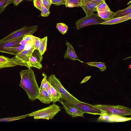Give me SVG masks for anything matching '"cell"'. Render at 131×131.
<instances>
[{"mask_svg": "<svg viewBox=\"0 0 131 131\" xmlns=\"http://www.w3.org/2000/svg\"><path fill=\"white\" fill-rule=\"evenodd\" d=\"M66 44L67 46V49L64 55L65 59L67 58L73 61L77 60L83 62L78 58L72 45L67 41Z\"/></svg>", "mask_w": 131, "mask_h": 131, "instance_id": "obj_14", "label": "cell"}, {"mask_svg": "<svg viewBox=\"0 0 131 131\" xmlns=\"http://www.w3.org/2000/svg\"><path fill=\"white\" fill-rule=\"evenodd\" d=\"M96 11L97 12H106L110 10L105 1L99 4L96 6Z\"/></svg>", "mask_w": 131, "mask_h": 131, "instance_id": "obj_26", "label": "cell"}, {"mask_svg": "<svg viewBox=\"0 0 131 131\" xmlns=\"http://www.w3.org/2000/svg\"><path fill=\"white\" fill-rule=\"evenodd\" d=\"M131 18V13L121 17L112 18L102 23V25H113L120 23L127 20Z\"/></svg>", "mask_w": 131, "mask_h": 131, "instance_id": "obj_17", "label": "cell"}, {"mask_svg": "<svg viewBox=\"0 0 131 131\" xmlns=\"http://www.w3.org/2000/svg\"><path fill=\"white\" fill-rule=\"evenodd\" d=\"M28 116V114L16 117L0 118V122H9L22 119Z\"/></svg>", "mask_w": 131, "mask_h": 131, "instance_id": "obj_25", "label": "cell"}, {"mask_svg": "<svg viewBox=\"0 0 131 131\" xmlns=\"http://www.w3.org/2000/svg\"><path fill=\"white\" fill-rule=\"evenodd\" d=\"M114 13L110 10L104 12H98L97 14L102 18L109 20L112 19Z\"/></svg>", "mask_w": 131, "mask_h": 131, "instance_id": "obj_22", "label": "cell"}, {"mask_svg": "<svg viewBox=\"0 0 131 131\" xmlns=\"http://www.w3.org/2000/svg\"><path fill=\"white\" fill-rule=\"evenodd\" d=\"M41 16L44 17H47L49 15L50 12L45 6L42 3L41 5Z\"/></svg>", "mask_w": 131, "mask_h": 131, "instance_id": "obj_31", "label": "cell"}, {"mask_svg": "<svg viewBox=\"0 0 131 131\" xmlns=\"http://www.w3.org/2000/svg\"><path fill=\"white\" fill-rule=\"evenodd\" d=\"M50 88L52 96V102L55 103L59 102L61 98V96L56 90L50 84Z\"/></svg>", "mask_w": 131, "mask_h": 131, "instance_id": "obj_23", "label": "cell"}, {"mask_svg": "<svg viewBox=\"0 0 131 131\" xmlns=\"http://www.w3.org/2000/svg\"><path fill=\"white\" fill-rule=\"evenodd\" d=\"M82 0H66V7L70 8L81 7Z\"/></svg>", "mask_w": 131, "mask_h": 131, "instance_id": "obj_21", "label": "cell"}, {"mask_svg": "<svg viewBox=\"0 0 131 131\" xmlns=\"http://www.w3.org/2000/svg\"><path fill=\"white\" fill-rule=\"evenodd\" d=\"M60 111V107L53 103L48 107L34 112L28 115V116H33L35 119L49 120L52 119Z\"/></svg>", "mask_w": 131, "mask_h": 131, "instance_id": "obj_2", "label": "cell"}, {"mask_svg": "<svg viewBox=\"0 0 131 131\" xmlns=\"http://www.w3.org/2000/svg\"><path fill=\"white\" fill-rule=\"evenodd\" d=\"M91 77V76H88L86 77L83 79L82 81L80 83H82L86 82V81H87Z\"/></svg>", "mask_w": 131, "mask_h": 131, "instance_id": "obj_38", "label": "cell"}, {"mask_svg": "<svg viewBox=\"0 0 131 131\" xmlns=\"http://www.w3.org/2000/svg\"><path fill=\"white\" fill-rule=\"evenodd\" d=\"M48 80L50 84L53 87L60 95L61 99L65 100L80 101L65 89L62 85L60 81L54 74L50 75L48 78Z\"/></svg>", "mask_w": 131, "mask_h": 131, "instance_id": "obj_5", "label": "cell"}, {"mask_svg": "<svg viewBox=\"0 0 131 131\" xmlns=\"http://www.w3.org/2000/svg\"><path fill=\"white\" fill-rule=\"evenodd\" d=\"M94 106L100 110L102 113L124 116L131 115V109L121 105L97 104Z\"/></svg>", "mask_w": 131, "mask_h": 131, "instance_id": "obj_3", "label": "cell"}, {"mask_svg": "<svg viewBox=\"0 0 131 131\" xmlns=\"http://www.w3.org/2000/svg\"><path fill=\"white\" fill-rule=\"evenodd\" d=\"M90 66L97 67L99 68L100 71H103L106 69L105 63L102 62H91L86 63Z\"/></svg>", "mask_w": 131, "mask_h": 131, "instance_id": "obj_24", "label": "cell"}, {"mask_svg": "<svg viewBox=\"0 0 131 131\" xmlns=\"http://www.w3.org/2000/svg\"><path fill=\"white\" fill-rule=\"evenodd\" d=\"M60 102L69 104L77 107L84 113L94 115H100L102 114L101 111L92 105L80 101H71L60 99Z\"/></svg>", "mask_w": 131, "mask_h": 131, "instance_id": "obj_6", "label": "cell"}, {"mask_svg": "<svg viewBox=\"0 0 131 131\" xmlns=\"http://www.w3.org/2000/svg\"><path fill=\"white\" fill-rule=\"evenodd\" d=\"M100 17L97 14L93 13L91 15L82 18L75 22L76 28L78 30L85 26L91 25L101 24L108 21Z\"/></svg>", "mask_w": 131, "mask_h": 131, "instance_id": "obj_7", "label": "cell"}, {"mask_svg": "<svg viewBox=\"0 0 131 131\" xmlns=\"http://www.w3.org/2000/svg\"><path fill=\"white\" fill-rule=\"evenodd\" d=\"M14 0H12V1H13H13Z\"/></svg>", "mask_w": 131, "mask_h": 131, "instance_id": "obj_39", "label": "cell"}, {"mask_svg": "<svg viewBox=\"0 0 131 131\" xmlns=\"http://www.w3.org/2000/svg\"><path fill=\"white\" fill-rule=\"evenodd\" d=\"M52 4H53L56 5H65L66 4V0H51Z\"/></svg>", "mask_w": 131, "mask_h": 131, "instance_id": "obj_33", "label": "cell"}, {"mask_svg": "<svg viewBox=\"0 0 131 131\" xmlns=\"http://www.w3.org/2000/svg\"><path fill=\"white\" fill-rule=\"evenodd\" d=\"M22 38L11 40L0 43V49L3 48L14 47L20 45V41Z\"/></svg>", "mask_w": 131, "mask_h": 131, "instance_id": "obj_18", "label": "cell"}, {"mask_svg": "<svg viewBox=\"0 0 131 131\" xmlns=\"http://www.w3.org/2000/svg\"><path fill=\"white\" fill-rule=\"evenodd\" d=\"M131 13V5L123 9L119 10L115 13L112 18L121 17Z\"/></svg>", "mask_w": 131, "mask_h": 131, "instance_id": "obj_19", "label": "cell"}, {"mask_svg": "<svg viewBox=\"0 0 131 131\" xmlns=\"http://www.w3.org/2000/svg\"><path fill=\"white\" fill-rule=\"evenodd\" d=\"M34 50L32 46L30 48L28 49L23 50L15 56L25 63L27 66V68H30L29 64V58Z\"/></svg>", "mask_w": 131, "mask_h": 131, "instance_id": "obj_12", "label": "cell"}, {"mask_svg": "<svg viewBox=\"0 0 131 131\" xmlns=\"http://www.w3.org/2000/svg\"><path fill=\"white\" fill-rule=\"evenodd\" d=\"M105 1L104 0H82V1L84 2H89L94 3H100Z\"/></svg>", "mask_w": 131, "mask_h": 131, "instance_id": "obj_35", "label": "cell"}, {"mask_svg": "<svg viewBox=\"0 0 131 131\" xmlns=\"http://www.w3.org/2000/svg\"><path fill=\"white\" fill-rule=\"evenodd\" d=\"M58 30L62 34L64 35L67 31L68 27L65 24L62 23H58L56 25Z\"/></svg>", "mask_w": 131, "mask_h": 131, "instance_id": "obj_27", "label": "cell"}, {"mask_svg": "<svg viewBox=\"0 0 131 131\" xmlns=\"http://www.w3.org/2000/svg\"><path fill=\"white\" fill-rule=\"evenodd\" d=\"M131 119L130 117L105 113L101 115L100 117V119L102 122L110 123L124 122L130 120Z\"/></svg>", "mask_w": 131, "mask_h": 131, "instance_id": "obj_9", "label": "cell"}, {"mask_svg": "<svg viewBox=\"0 0 131 131\" xmlns=\"http://www.w3.org/2000/svg\"><path fill=\"white\" fill-rule=\"evenodd\" d=\"M13 2L12 0H0V8H5L7 6Z\"/></svg>", "mask_w": 131, "mask_h": 131, "instance_id": "obj_30", "label": "cell"}, {"mask_svg": "<svg viewBox=\"0 0 131 131\" xmlns=\"http://www.w3.org/2000/svg\"><path fill=\"white\" fill-rule=\"evenodd\" d=\"M19 73L21 80L19 86L25 91L30 100L33 101L37 99L39 88L33 70L29 68L21 70Z\"/></svg>", "mask_w": 131, "mask_h": 131, "instance_id": "obj_1", "label": "cell"}, {"mask_svg": "<svg viewBox=\"0 0 131 131\" xmlns=\"http://www.w3.org/2000/svg\"><path fill=\"white\" fill-rule=\"evenodd\" d=\"M47 36L40 38L38 50L41 55L44 54L47 49Z\"/></svg>", "mask_w": 131, "mask_h": 131, "instance_id": "obj_20", "label": "cell"}, {"mask_svg": "<svg viewBox=\"0 0 131 131\" xmlns=\"http://www.w3.org/2000/svg\"><path fill=\"white\" fill-rule=\"evenodd\" d=\"M42 4L45 6L48 10L52 4L51 0H41Z\"/></svg>", "mask_w": 131, "mask_h": 131, "instance_id": "obj_34", "label": "cell"}, {"mask_svg": "<svg viewBox=\"0 0 131 131\" xmlns=\"http://www.w3.org/2000/svg\"><path fill=\"white\" fill-rule=\"evenodd\" d=\"M25 47V46L20 45L15 47L0 49V52L16 56L23 50Z\"/></svg>", "mask_w": 131, "mask_h": 131, "instance_id": "obj_15", "label": "cell"}, {"mask_svg": "<svg viewBox=\"0 0 131 131\" xmlns=\"http://www.w3.org/2000/svg\"><path fill=\"white\" fill-rule=\"evenodd\" d=\"M18 65L27 67L25 63L16 56L12 58H9L0 56V69L13 67Z\"/></svg>", "mask_w": 131, "mask_h": 131, "instance_id": "obj_8", "label": "cell"}, {"mask_svg": "<svg viewBox=\"0 0 131 131\" xmlns=\"http://www.w3.org/2000/svg\"><path fill=\"white\" fill-rule=\"evenodd\" d=\"M34 6L37 9L41 10V5L42 3L41 0H33Z\"/></svg>", "mask_w": 131, "mask_h": 131, "instance_id": "obj_32", "label": "cell"}, {"mask_svg": "<svg viewBox=\"0 0 131 131\" xmlns=\"http://www.w3.org/2000/svg\"><path fill=\"white\" fill-rule=\"evenodd\" d=\"M33 42L32 46L34 49H38L40 38L33 35Z\"/></svg>", "mask_w": 131, "mask_h": 131, "instance_id": "obj_29", "label": "cell"}, {"mask_svg": "<svg viewBox=\"0 0 131 131\" xmlns=\"http://www.w3.org/2000/svg\"><path fill=\"white\" fill-rule=\"evenodd\" d=\"M60 102L63 105V108L64 109L66 113L72 117H83L84 113L77 107L61 102Z\"/></svg>", "mask_w": 131, "mask_h": 131, "instance_id": "obj_11", "label": "cell"}, {"mask_svg": "<svg viewBox=\"0 0 131 131\" xmlns=\"http://www.w3.org/2000/svg\"><path fill=\"white\" fill-rule=\"evenodd\" d=\"M43 59L42 55H41L37 49L35 50L31 54L29 60V66L34 67L39 69L42 68L41 63Z\"/></svg>", "mask_w": 131, "mask_h": 131, "instance_id": "obj_10", "label": "cell"}, {"mask_svg": "<svg viewBox=\"0 0 131 131\" xmlns=\"http://www.w3.org/2000/svg\"><path fill=\"white\" fill-rule=\"evenodd\" d=\"M37 99L45 104H49L52 102L51 99L46 90L42 88H39Z\"/></svg>", "mask_w": 131, "mask_h": 131, "instance_id": "obj_16", "label": "cell"}, {"mask_svg": "<svg viewBox=\"0 0 131 131\" xmlns=\"http://www.w3.org/2000/svg\"><path fill=\"white\" fill-rule=\"evenodd\" d=\"M23 0H14L13 3L15 6H17Z\"/></svg>", "mask_w": 131, "mask_h": 131, "instance_id": "obj_36", "label": "cell"}, {"mask_svg": "<svg viewBox=\"0 0 131 131\" xmlns=\"http://www.w3.org/2000/svg\"><path fill=\"white\" fill-rule=\"evenodd\" d=\"M38 26L36 25L28 27L24 26L19 29L14 31L0 40V43L11 40L23 38L26 35H33L37 30Z\"/></svg>", "mask_w": 131, "mask_h": 131, "instance_id": "obj_4", "label": "cell"}, {"mask_svg": "<svg viewBox=\"0 0 131 131\" xmlns=\"http://www.w3.org/2000/svg\"><path fill=\"white\" fill-rule=\"evenodd\" d=\"M42 75L43 77L41 82L40 88H43L46 90L50 86V84L47 80L46 75L45 73H43Z\"/></svg>", "mask_w": 131, "mask_h": 131, "instance_id": "obj_28", "label": "cell"}, {"mask_svg": "<svg viewBox=\"0 0 131 131\" xmlns=\"http://www.w3.org/2000/svg\"><path fill=\"white\" fill-rule=\"evenodd\" d=\"M100 3H95L89 2H84L82 1L81 7L86 14V16H89L96 11V6Z\"/></svg>", "mask_w": 131, "mask_h": 131, "instance_id": "obj_13", "label": "cell"}, {"mask_svg": "<svg viewBox=\"0 0 131 131\" xmlns=\"http://www.w3.org/2000/svg\"><path fill=\"white\" fill-rule=\"evenodd\" d=\"M46 90L47 91V92H48L49 95V96L50 98H51V99L52 101V96L50 88V85L49 86Z\"/></svg>", "mask_w": 131, "mask_h": 131, "instance_id": "obj_37", "label": "cell"}]
</instances>
